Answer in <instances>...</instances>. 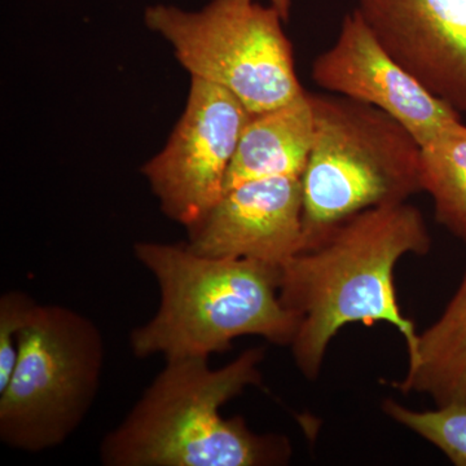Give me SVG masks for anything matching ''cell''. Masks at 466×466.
<instances>
[{
	"instance_id": "obj_1",
	"label": "cell",
	"mask_w": 466,
	"mask_h": 466,
	"mask_svg": "<svg viewBox=\"0 0 466 466\" xmlns=\"http://www.w3.org/2000/svg\"><path fill=\"white\" fill-rule=\"evenodd\" d=\"M431 247L421 211L401 202L343 220L280 267L281 302L299 319L290 348L303 376L317 379L328 346L348 324H391L408 357L415 352L419 333L400 311L394 269L407 254L425 256Z\"/></svg>"
},
{
	"instance_id": "obj_2",
	"label": "cell",
	"mask_w": 466,
	"mask_h": 466,
	"mask_svg": "<svg viewBox=\"0 0 466 466\" xmlns=\"http://www.w3.org/2000/svg\"><path fill=\"white\" fill-rule=\"evenodd\" d=\"M263 349L213 370L208 358L167 360L124 421L100 444L106 466H269L287 464L289 441L259 435L220 408L262 382Z\"/></svg>"
},
{
	"instance_id": "obj_3",
	"label": "cell",
	"mask_w": 466,
	"mask_h": 466,
	"mask_svg": "<svg viewBox=\"0 0 466 466\" xmlns=\"http://www.w3.org/2000/svg\"><path fill=\"white\" fill-rule=\"evenodd\" d=\"M134 256L159 289L155 317L131 332L135 357L208 358L244 336L278 345L293 341L299 319L281 302L280 267L208 258L186 244L153 241L137 242Z\"/></svg>"
},
{
	"instance_id": "obj_4",
	"label": "cell",
	"mask_w": 466,
	"mask_h": 466,
	"mask_svg": "<svg viewBox=\"0 0 466 466\" xmlns=\"http://www.w3.org/2000/svg\"><path fill=\"white\" fill-rule=\"evenodd\" d=\"M309 99L314 142L302 174L303 249L361 211L421 192V147L400 122L329 92H309Z\"/></svg>"
},
{
	"instance_id": "obj_5",
	"label": "cell",
	"mask_w": 466,
	"mask_h": 466,
	"mask_svg": "<svg viewBox=\"0 0 466 466\" xmlns=\"http://www.w3.org/2000/svg\"><path fill=\"white\" fill-rule=\"evenodd\" d=\"M104 339L76 309L35 302L20 337L16 366L0 391V441L38 453L69 440L99 392Z\"/></svg>"
},
{
	"instance_id": "obj_6",
	"label": "cell",
	"mask_w": 466,
	"mask_h": 466,
	"mask_svg": "<svg viewBox=\"0 0 466 466\" xmlns=\"http://www.w3.org/2000/svg\"><path fill=\"white\" fill-rule=\"evenodd\" d=\"M144 23L173 48L191 78L225 88L251 115L299 96L293 47L285 20L257 0H211L200 11L149 5Z\"/></svg>"
},
{
	"instance_id": "obj_7",
	"label": "cell",
	"mask_w": 466,
	"mask_h": 466,
	"mask_svg": "<svg viewBox=\"0 0 466 466\" xmlns=\"http://www.w3.org/2000/svg\"><path fill=\"white\" fill-rule=\"evenodd\" d=\"M250 116L225 88L191 78L186 108L167 146L142 167L168 219L188 229L220 200Z\"/></svg>"
},
{
	"instance_id": "obj_8",
	"label": "cell",
	"mask_w": 466,
	"mask_h": 466,
	"mask_svg": "<svg viewBox=\"0 0 466 466\" xmlns=\"http://www.w3.org/2000/svg\"><path fill=\"white\" fill-rule=\"evenodd\" d=\"M311 78L325 92L380 109L400 122L420 147L461 119L388 54L357 9L343 18L336 41L312 63Z\"/></svg>"
},
{
	"instance_id": "obj_9",
	"label": "cell",
	"mask_w": 466,
	"mask_h": 466,
	"mask_svg": "<svg viewBox=\"0 0 466 466\" xmlns=\"http://www.w3.org/2000/svg\"><path fill=\"white\" fill-rule=\"evenodd\" d=\"M300 177L248 180L223 193L188 228L186 247L208 258L253 259L281 267L303 249Z\"/></svg>"
},
{
	"instance_id": "obj_10",
	"label": "cell",
	"mask_w": 466,
	"mask_h": 466,
	"mask_svg": "<svg viewBox=\"0 0 466 466\" xmlns=\"http://www.w3.org/2000/svg\"><path fill=\"white\" fill-rule=\"evenodd\" d=\"M357 11L426 90L466 112V0H358Z\"/></svg>"
},
{
	"instance_id": "obj_11",
	"label": "cell",
	"mask_w": 466,
	"mask_h": 466,
	"mask_svg": "<svg viewBox=\"0 0 466 466\" xmlns=\"http://www.w3.org/2000/svg\"><path fill=\"white\" fill-rule=\"evenodd\" d=\"M314 142V110L309 91L296 99L251 115L227 175L226 189L248 180L302 177Z\"/></svg>"
},
{
	"instance_id": "obj_12",
	"label": "cell",
	"mask_w": 466,
	"mask_h": 466,
	"mask_svg": "<svg viewBox=\"0 0 466 466\" xmlns=\"http://www.w3.org/2000/svg\"><path fill=\"white\" fill-rule=\"evenodd\" d=\"M392 385L429 395L437 407L466 406V271L440 319L419 334L403 380Z\"/></svg>"
},
{
	"instance_id": "obj_13",
	"label": "cell",
	"mask_w": 466,
	"mask_h": 466,
	"mask_svg": "<svg viewBox=\"0 0 466 466\" xmlns=\"http://www.w3.org/2000/svg\"><path fill=\"white\" fill-rule=\"evenodd\" d=\"M420 186L433 198L438 223L466 240V125L461 119L421 146Z\"/></svg>"
},
{
	"instance_id": "obj_14",
	"label": "cell",
	"mask_w": 466,
	"mask_h": 466,
	"mask_svg": "<svg viewBox=\"0 0 466 466\" xmlns=\"http://www.w3.org/2000/svg\"><path fill=\"white\" fill-rule=\"evenodd\" d=\"M383 412L398 424L431 441L458 466H466V406L450 404L415 410L398 401H383Z\"/></svg>"
},
{
	"instance_id": "obj_15",
	"label": "cell",
	"mask_w": 466,
	"mask_h": 466,
	"mask_svg": "<svg viewBox=\"0 0 466 466\" xmlns=\"http://www.w3.org/2000/svg\"><path fill=\"white\" fill-rule=\"evenodd\" d=\"M35 300L23 291H7L0 297V391L14 373L18 355V337Z\"/></svg>"
},
{
	"instance_id": "obj_16",
	"label": "cell",
	"mask_w": 466,
	"mask_h": 466,
	"mask_svg": "<svg viewBox=\"0 0 466 466\" xmlns=\"http://www.w3.org/2000/svg\"><path fill=\"white\" fill-rule=\"evenodd\" d=\"M272 7L281 15L285 21L289 20L291 0H269Z\"/></svg>"
}]
</instances>
